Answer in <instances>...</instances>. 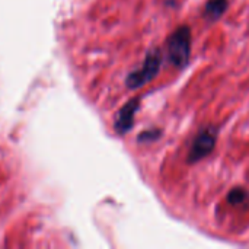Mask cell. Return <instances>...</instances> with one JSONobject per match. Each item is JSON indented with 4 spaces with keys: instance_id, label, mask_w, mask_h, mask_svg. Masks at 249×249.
I'll return each mask as SVG.
<instances>
[{
    "instance_id": "obj_1",
    "label": "cell",
    "mask_w": 249,
    "mask_h": 249,
    "mask_svg": "<svg viewBox=\"0 0 249 249\" xmlns=\"http://www.w3.org/2000/svg\"><path fill=\"white\" fill-rule=\"evenodd\" d=\"M168 60L178 69L188 64L191 55V31L188 26L178 28L166 41Z\"/></svg>"
},
{
    "instance_id": "obj_4",
    "label": "cell",
    "mask_w": 249,
    "mask_h": 249,
    "mask_svg": "<svg viewBox=\"0 0 249 249\" xmlns=\"http://www.w3.org/2000/svg\"><path fill=\"white\" fill-rule=\"evenodd\" d=\"M139 105H140V101L137 98L128 101L117 114L115 117V130L118 134H125L131 130L133 124H134V115L139 109Z\"/></svg>"
},
{
    "instance_id": "obj_7",
    "label": "cell",
    "mask_w": 249,
    "mask_h": 249,
    "mask_svg": "<svg viewBox=\"0 0 249 249\" xmlns=\"http://www.w3.org/2000/svg\"><path fill=\"white\" fill-rule=\"evenodd\" d=\"M160 136V133L158 130H149V131H144L139 136V142L140 143H150V142H155L158 137Z\"/></svg>"
},
{
    "instance_id": "obj_6",
    "label": "cell",
    "mask_w": 249,
    "mask_h": 249,
    "mask_svg": "<svg viewBox=\"0 0 249 249\" xmlns=\"http://www.w3.org/2000/svg\"><path fill=\"white\" fill-rule=\"evenodd\" d=\"M247 198H248V194L244 190H233L228 197L231 204H242V203H245Z\"/></svg>"
},
{
    "instance_id": "obj_3",
    "label": "cell",
    "mask_w": 249,
    "mask_h": 249,
    "mask_svg": "<svg viewBox=\"0 0 249 249\" xmlns=\"http://www.w3.org/2000/svg\"><path fill=\"white\" fill-rule=\"evenodd\" d=\"M216 139H217V133L213 127H207L204 128L194 140L193 147L190 150V158L188 160L191 163L201 160L203 158H206L209 153L213 152L214 146H216Z\"/></svg>"
},
{
    "instance_id": "obj_5",
    "label": "cell",
    "mask_w": 249,
    "mask_h": 249,
    "mask_svg": "<svg viewBox=\"0 0 249 249\" xmlns=\"http://www.w3.org/2000/svg\"><path fill=\"white\" fill-rule=\"evenodd\" d=\"M228 7V0H209L204 9V16L210 20L219 19Z\"/></svg>"
},
{
    "instance_id": "obj_2",
    "label": "cell",
    "mask_w": 249,
    "mask_h": 249,
    "mask_svg": "<svg viewBox=\"0 0 249 249\" xmlns=\"http://www.w3.org/2000/svg\"><path fill=\"white\" fill-rule=\"evenodd\" d=\"M160 66H162V54H160V50H152L147 53L146 58H144V63L140 69H137L136 71L130 73L127 80H125V85L130 88V89H137V88H142L144 86L146 83H149L160 70Z\"/></svg>"
}]
</instances>
